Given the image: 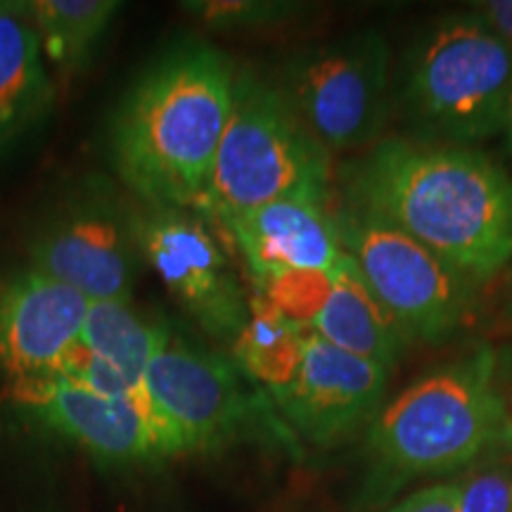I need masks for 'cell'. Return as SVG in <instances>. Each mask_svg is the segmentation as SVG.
<instances>
[{
	"label": "cell",
	"instance_id": "23",
	"mask_svg": "<svg viewBox=\"0 0 512 512\" xmlns=\"http://www.w3.org/2000/svg\"><path fill=\"white\" fill-rule=\"evenodd\" d=\"M387 512H460L458 484H434L413 491Z\"/></svg>",
	"mask_w": 512,
	"mask_h": 512
},
{
	"label": "cell",
	"instance_id": "11",
	"mask_svg": "<svg viewBox=\"0 0 512 512\" xmlns=\"http://www.w3.org/2000/svg\"><path fill=\"white\" fill-rule=\"evenodd\" d=\"M387 382L389 370L380 363L332 347L309 330L297 377L268 401L304 441L332 446L373 418Z\"/></svg>",
	"mask_w": 512,
	"mask_h": 512
},
{
	"label": "cell",
	"instance_id": "21",
	"mask_svg": "<svg viewBox=\"0 0 512 512\" xmlns=\"http://www.w3.org/2000/svg\"><path fill=\"white\" fill-rule=\"evenodd\" d=\"M252 280L256 297L306 330L330 292V273L320 271H273Z\"/></svg>",
	"mask_w": 512,
	"mask_h": 512
},
{
	"label": "cell",
	"instance_id": "1",
	"mask_svg": "<svg viewBox=\"0 0 512 512\" xmlns=\"http://www.w3.org/2000/svg\"><path fill=\"white\" fill-rule=\"evenodd\" d=\"M339 197L479 287L512 264V176L477 147L382 138L339 169Z\"/></svg>",
	"mask_w": 512,
	"mask_h": 512
},
{
	"label": "cell",
	"instance_id": "25",
	"mask_svg": "<svg viewBox=\"0 0 512 512\" xmlns=\"http://www.w3.org/2000/svg\"><path fill=\"white\" fill-rule=\"evenodd\" d=\"M498 389H501L505 403L512 413V347L498 351V370H496Z\"/></svg>",
	"mask_w": 512,
	"mask_h": 512
},
{
	"label": "cell",
	"instance_id": "18",
	"mask_svg": "<svg viewBox=\"0 0 512 512\" xmlns=\"http://www.w3.org/2000/svg\"><path fill=\"white\" fill-rule=\"evenodd\" d=\"M46 62L62 76L88 67L121 10L117 0H29Z\"/></svg>",
	"mask_w": 512,
	"mask_h": 512
},
{
	"label": "cell",
	"instance_id": "22",
	"mask_svg": "<svg viewBox=\"0 0 512 512\" xmlns=\"http://www.w3.org/2000/svg\"><path fill=\"white\" fill-rule=\"evenodd\" d=\"M460 512H512V463L494 456L458 479Z\"/></svg>",
	"mask_w": 512,
	"mask_h": 512
},
{
	"label": "cell",
	"instance_id": "9",
	"mask_svg": "<svg viewBox=\"0 0 512 512\" xmlns=\"http://www.w3.org/2000/svg\"><path fill=\"white\" fill-rule=\"evenodd\" d=\"M145 389L185 453H214L249 437L268 408L233 358L185 342L171 330L147 366Z\"/></svg>",
	"mask_w": 512,
	"mask_h": 512
},
{
	"label": "cell",
	"instance_id": "15",
	"mask_svg": "<svg viewBox=\"0 0 512 512\" xmlns=\"http://www.w3.org/2000/svg\"><path fill=\"white\" fill-rule=\"evenodd\" d=\"M55 86L29 3L0 0V150L41 126Z\"/></svg>",
	"mask_w": 512,
	"mask_h": 512
},
{
	"label": "cell",
	"instance_id": "5",
	"mask_svg": "<svg viewBox=\"0 0 512 512\" xmlns=\"http://www.w3.org/2000/svg\"><path fill=\"white\" fill-rule=\"evenodd\" d=\"M330 157L275 81L238 67L226 131L195 211L223 221L283 197L330 200Z\"/></svg>",
	"mask_w": 512,
	"mask_h": 512
},
{
	"label": "cell",
	"instance_id": "19",
	"mask_svg": "<svg viewBox=\"0 0 512 512\" xmlns=\"http://www.w3.org/2000/svg\"><path fill=\"white\" fill-rule=\"evenodd\" d=\"M166 335V325L140 316L131 302H91L81 330L83 344L112 363L136 392H145L147 366Z\"/></svg>",
	"mask_w": 512,
	"mask_h": 512
},
{
	"label": "cell",
	"instance_id": "16",
	"mask_svg": "<svg viewBox=\"0 0 512 512\" xmlns=\"http://www.w3.org/2000/svg\"><path fill=\"white\" fill-rule=\"evenodd\" d=\"M311 332L332 347L380 363L392 373L408 337L370 292L349 254L330 271V292Z\"/></svg>",
	"mask_w": 512,
	"mask_h": 512
},
{
	"label": "cell",
	"instance_id": "20",
	"mask_svg": "<svg viewBox=\"0 0 512 512\" xmlns=\"http://www.w3.org/2000/svg\"><path fill=\"white\" fill-rule=\"evenodd\" d=\"M181 8L214 31L280 27L306 12V5L294 0H188Z\"/></svg>",
	"mask_w": 512,
	"mask_h": 512
},
{
	"label": "cell",
	"instance_id": "7",
	"mask_svg": "<svg viewBox=\"0 0 512 512\" xmlns=\"http://www.w3.org/2000/svg\"><path fill=\"white\" fill-rule=\"evenodd\" d=\"M330 211L339 245L408 339L437 344L465 323L475 294L470 280L392 223L344 202Z\"/></svg>",
	"mask_w": 512,
	"mask_h": 512
},
{
	"label": "cell",
	"instance_id": "24",
	"mask_svg": "<svg viewBox=\"0 0 512 512\" xmlns=\"http://www.w3.org/2000/svg\"><path fill=\"white\" fill-rule=\"evenodd\" d=\"M472 10H477L484 22L512 48V0H486V3H477Z\"/></svg>",
	"mask_w": 512,
	"mask_h": 512
},
{
	"label": "cell",
	"instance_id": "12",
	"mask_svg": "<svg viewBox=\"0 0 512 512\" xmlns=\"http://www.w3.org/2000/svg\"><path fill=\"white\" fill-rule=\"evenodd\" d=\"M24 411L93 458L112 465L157 463L178 451L131 399H110L62 377L15 384Z\"/></svg>",
	"mask_w": 512,
	"mask_h": 512
},
{
	"label": "cell",
	"instance_id": "10",
	"mask_svg": "<svg viewBox=\"0 0 512 512\" xmlns=\"http://www.w3.org/2000/svg\"><path fill=\"white\" fill-rule=\"evenodd\" d=\"M143 264L209 337L233 344L249 316V297L219 240L192 209L143 207L136 214Z\"/></svg>",
	"mask_w": 512,
	"mask_h": 512
},
{
	"label": "cell",
	"instance_id": "13",
	"mask_svg": "<svg viewBox=\"0 0 512 512\" xmlns=\"http://www.w3.org/2000/svg\"><path fill=\"white\" fill-rule=\"evenodd\" d=\"M88 302L36 268L0 278V373L12 384L55 377L64 351L81 337Z\"/></svg>",
	"mask_w": 512,
	"mask_h": 512
},
{
	"label": "cell",
	"instance_id": "4",
	"mask_svg": "<svg viewBox=\"0 0 512 512\" xmlns=\"http://www.w3.org/2000/svg\"><path fill=\"white\" fill-rule=\"evenodd\" d=\"M512 102V48L477 10L448 12L408 46L394 107L420 143L475 147L503 133Z\"/></svg>",
	"mask_w": 512,
	"mask_h": 512
},
{
	"label": "cell",
	"instance_id": "17",
	"mask_svg": "<svg viewBox=\"0 0 512 512\" xmlns=\"http://www.w3.org/2000/svg\"><path fill=\"white\" fill-rule=\"evenodd\" d=\"M306 335L309 330L292 323L271 304L252 294L249 316L240 335L233 339V363L256 389L273 394L290 387L304 361Z\"/></svg>",
	"mask_w": 512,
	"mask_h": 512
},
{
	"label": "cell",
	"instance_id": "14",
	"mask_svg": "<svg viewBox=\"0 0 512 512\" xmlns=\"http://www.w3.org/2000/svg\"><path fill=\"white\" fill-rule=\"evenodd\" d=\"M330 200L283 197L219 221L247 259L252 278L273 271L330 273L344 259Z\"/></svg>",
	"mask_w": 512,
	"mask_h": 512
},
{
	"label": "cell",
	"instance_id": "6",
	"mask_svg": "<svg viewBox=\"0 0 512 512\" xmlns=\"http://www.w3.org/2000/svg\"><path fill=\"white\" fill-rule=\"evenodd\" d=\"M275 86L330 155L366 152L394 110L392 50L377 29L297 50Z\"/></svg>",
	"mask_w": 512,
	"mask_h": 512
},
{
	"label": "cell",
	"instance_id": "3",
	"mask_svg": "<svg viewBox=\"0 0 512 512\" xmlns=\"http://www.w3.org/2000/svg\"><path fill=\"white\" fill-rule=\"evenodd\" d=\"M498 351L477 344L408 384L366 437L375 501L411 479L439 477L512 453V413L496 380Z\"/></svg>",
	"mask_w": 512,
	"mask_h": 512
},
{
	"label": "cell",
	"instance_id": "8",
	"mask_svg": "<svg viewBox=\"0 0 512 512\" xmlns=\"http://www.w3.org/2000/svg\"><path fill=\"white\" fill-rule=\"evenodd\" d=\"M136 214L102 178L81 183L36 226L29 266L88 302H131L143 266Z\"/></svg>",
	"mask_w": 512,
	"mask_h": 512
},
{
	"label": "cell",
	"instance_id": "27",
	"mask_svg": "<svg viewBox=\"0 0 512 512\" xmlns=\"http://www.w3.org/2000/svg\"><path fill=\"white\" fill-rule=\"evenodd\" d=\"M510 309H512V271H510Z\"/></svg>",
	"mask_w": 512,
	"mask_h": 512
},
{
	"label": "cell",
	"instance_id": "26",
	"mask_svg": "<svg viewBox=\"0 0 512 512\" xmlns=\"http://www.w3.org/2000/svg\"><path fill=\"white\" fill-rule=\"evenodd\" d=\"M503 136H505V147H508V152H510V157H512V102H510L508 121H505V128H503Z\"/></svg>",
	"mask_w": 512,
	"mask_h": 512
},
{
	"label": "cell",
	"instance_id": "2",
	"mask_svg": "<svg viewBox=\"0 0 512 512\" xmlns=\"http://www.w3.org/2000/svg\"><path fill=\"white\" fill-rule=\"evenodd\" d=\"M238 64L204 38H183L119 100L110 162L145 207L197 209L226 131Z\"/></svg>",
	"mask_w": 512,
	"mask_h": 512
}]
</instances>
